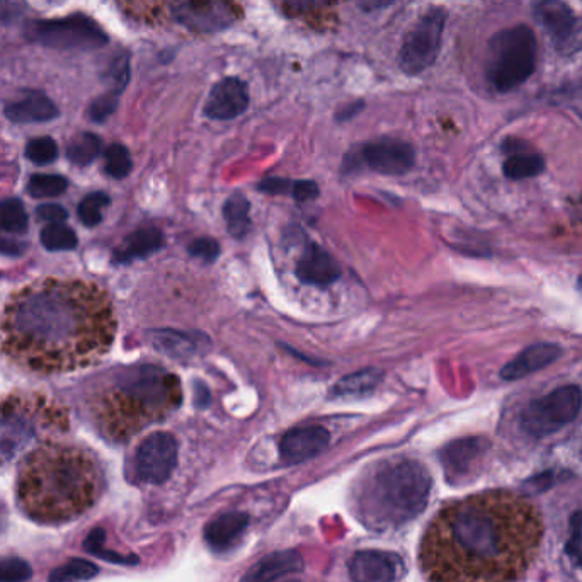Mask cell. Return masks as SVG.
Here are the masks:
<instances>
[{
	"instance_id": "38",
	"label": "cell",
	"mask_w": 582,
	"mask_h": 582,
	"mask_svg": "<svg viewBox=\"0 0 582 582\" xmlns=\"http://www.w3.org/2000/svg\"><path fill=\"white\" fill-rule=\"evenodd\" d=\"M118 103H120V94L108 91L106 94L92 101L91 106H89V118L94 123H103L116 111Z\"/></svg>"
},
{
	"instance_id": "8",
	"label": "cell",
	"mask_w": 582,
	"mask_h": 582,
	"mask_svg": "<svg viewBox=\"0 0 582 582\" xmlns=\"http://www.w3.org/2000/svg\"><path fill=\"white\" fill-rule=\"evenodd\" d=\"M447 16L443 8L428 9L404 38L399 65L407 75L421 74L436 62L440 53Z\"/></svg>"
},
{
	"instance_id": "39",
	"label": "cell",
	"mask_w": 582,
	"mask_h": 582,
	"mask_svg": "<svg viewBox=\"0 0 582 582\" xmlns=\"http://www.w3.org/2000/svg\"><path fill=\"white\" fill-rule=\"evenodd\" d=\"M187 253L196 259H202L203 263L210 264L221 256V244L212 237L194 238L187 246Z\"/></svg>"
},
{
	"instance_id": "30",
	"label": "cell",
	"mask_w": 582,
	"mask_h": 582,
	"mask_svg": "<svg viewBox=\"0 0 582 582\" xmlns=\"http://www.w3.org/2000/svg\"><path fill=\"white\" fill-rule=\"evenodd\" d=\"M0 232L6 234H27L28 213L21 200L8 198L0 202Z\"/></svg>"
},
{
	"instance_id": "16",
	"label": "cell",
	"mask_w": 582,
	"mask_h": 582,
	"mask_svg": "<svg viewBox=\"0 0 582 582\" xmlns=\"http://www.w3.org/2000/svg\"><path fill=\"white\" fill-rule=\"evenodd\" d=\"M488 440L483 438H463L453 441L441 451V462L445 472L451 482L462 480L473 473V470L482 462L483 455L488 451Z\"/></svg>"
},
{
	"instance_id": "27",
	"label": "cell",
	"mask_w": 582,
	"mask_h": 582,
	"mask_svg": "<svg viewBox=\"0 0 582 582\" xmlns=\"http://www.w3.org/2000/svg\"><path fill=\"white\" fill-rule=\"evenodd\" d=\"M502 171H504V176L511 181L530 180V177L540 176L545 171V159L539 154H530V152H517L506 159Z\"/></svg>"
},
{
	"instance_id": "5",
	"label": "cell",
	"mask_w": 582,
	"mask_h": 582,
	"mask_svg": "<svg viewBox=\"0 0 582 582\" xmlns=\"http://www.w3.org/2000/svg\"><path fill=\"white\" fill-rule=\"evenodd\" d=\"M537 37L524 24L499 31L489 41L486 78L494 91L509 92L523 85L537 67Z\"/></svg>"
},
{
	"instance_id": "36",
	"label": "cell",
	"mask_w": 582,
	"mask_h": 582,
	"mask_svg": "<svg viewBox=\"0 0 582 582\" xmlns=\"http://www.w3.org/2000/svg\"><path fill=\"white\" fill-rule=\"evenodd\" d=\"M108 81L111 84V92L123 94L130 82V57L126 53H121L110 63Z\"/></svg>"
},
{
	"instance_id": "29",
	"label": "cell",
	"mask_w": 582,
	"mask_h": 582,
	"mask_svg": "<svg viewBox=\"0 0 582 582\" xmlns=\"http://www.w3.org/2000/svg\"><path fill=\"white\" fill-rule=\"evenodd\" d=\"M101 139L94 133H79L74 139L70 140L69 147H67V157L72 164L84 165L91 164L101 154Z\"/></svg>"
},
{
	"instance_id": "51",
	"label": "cell",
	"mask_w": 582,
	"mask_h": 582,
	"mask_svg": "<svg viewBox=\"0 0 582 582\" xmlns=\"http://www.w3.org/2000/svg\"><path fill=\"white\" fill-rule=\"evenodd\" d=\"M578 289L582 294V273H581V276H579V279H578Z\"/></svg>"
},
{
	"instance_id": "46",
	"label": "cell",
	"mask_w": 582,
	"mask_h": 582,
	"mask_svg": "<svg viewBox=\"0 0 582 582\" xmlns=\"http://www.w3.org/2000/svg\"><path fill=\"white\" fill-rule=\"evenodd\" d=\"M19 14H21V12H19V8L14 2H11V0H0V22H4V24L6 22H12Z\"/></svg>"
},
{
	"instance_id": "34",
	"label": "cell",
	"mask_w": 582,
	"mask_h": 582,
	"mask_svg": "<svg viewBox=\"0 0 582 582\" xmlns=\"http://www.w3.org/2000/svg\"><path fill=\"white\" fill-rule=\"evenodd\" d=\"M111 198L106 193H91L79 205V218L85 227L92 228L103 221V210L110 206Z\"/></svg>"
},
{
	"instance_id": "43",
	"label": "cell",
	"mask_w": 582,
	"mask_h": 582,
	"mask_svg": "<svg viewBox=\"0 0 582 582\" xmlns=\"http://www.w3.org/2000/svg\"><path fill=\"white\" fill-rule=\"evenodd\" d=\"M295 181L283 180V177H266L261 181L259 190L268 194H292Z\"/></svg>"
},
{
	"instance_id": "7",
	"label": "cell",
	"mask_w": 582,
	"mask_h": 582,
	"mask_svg": "<svg viewBox=\"0 0 582 582\" xmlns=\"http://www.w3.org/2000/svg\"><path fill=\"white\" fill-rule=\"evenodd\" d=\"M582 407L581 388L565 385L553 392L531 400L521 412V428L533 438H545L571 425Z\"/></svg>"
},
{
	"instance_id": "18",
	"label": "cell",
	"mask_w": 582,
	"mask_h": 582,
	"mask_svg": "<svg viewBox=\"0 0 582 582\" xmlns=\"http://www.w3.org/2000/svg\"><path fill=\"white\" fill-rule=\"evenodd\" d=\"M295 273L304 285L326 288L341 278L343 272L341 266L326 249L317 244H308L298 259Z\"/></svg>"
},
{
	"instance_id": "25",
	"label": "cell",
	"mask_w": 582,
	"mask_h": 582,
	"mask_svg": "<svg viewBox=\"0 0 582 582\" xmlns=\"http://www.w3.org/2000/svg\"><path fill=\"white\" fill-rule=\"evenodd\" d=\"M151 341L155 349L173 358H187L198 351V336L180 333V330H154Z\"/></svg>"
},
{
	"instance_id": "49",
	"label": "cell",
	"mask_w": 582,
	"mask_h": 582,
	"mask_svg": "<svg viewBox=\"0 0 582 582\" xmlns=\"http://www.w3.org/2000/svg\"><path fill=\"white\" fill-rule=\"evenodd\" d=\"M396 2H399V0H358V6L361 11L374 12L390 8V6L396 4Z\"/></svg>"
},
{
	"instance_id": "12",
	"label": "cell",
	"mask_w": 582,
	"mask_h": 582,
	"mask_svg": "<svg viewBox=\"0 0 582 582\" xmlns=\"http://www.w3.org/2000/svg\"><path fill=\"white\" fill-rule=\"evenodd\" d=\"M358 159L371 171L385 176H402L415 167V149L400 140L381 139L365 143L358 151Z\"/></svg>"
},
{
	"instance_id": "47",
	"label": "cell",
	"mask_w": 582,
	"mask_h": 582,
	"mask_svg": "<svg viewBox=\"0 0 582 582\" xmlns=\"http://www.w3.org/2000/svg\"><path fill=\"white\" fill-rule=\"evenodd\" d=\"M0 254L9 257L22 256V254H24V246H21L18 242L9 241V238L0 237Z\"/></svg>"
},
{
	"instance_id": "2",
	"label": "cell",
	"mask_w": 582,
	"mask_h": 582,
	"mask_svg": "<svg viewBox=\"0 0 582 582\" xmlns=\"http://www.w3.org/2000/svg\"><path fill=\"white\" fill-rule=\"evenodd\" d=\"M110 304L95 286L44 279L22 288L6 308L4 348L43 374L88 367L113 339Z\"/></svg>"
},
{
	"instance_id": "32",
	"label": "cell",
	"mask_w": 582,
	"mask_h": 582,
	"mask_svg": "<svg viewBox=\"0 0 582 582\" xmlns=\"http://www.w3.org/2000/svg\"><path fill=\"white\" fill-rule=\"evenodd\" d=\"M69 181L57 174H34L28 183L31 198H57L65 193Z\"/></svg>"
},
{
	"instance_id": "13",
	"label": "cell",
	"mask_w": 582,
	"mask_h": 582,
	"mask_svg": "<svg viewBox=\"0 0 582 582\" xmlns=\"http://www.w3.org/2000/svg\"><path fill=\"white\" fill-rule=\"evenodd\" d=\"M38 432L37 416L27 407H9L0 415V466L11 462Z\"/></svg>"
},
{
	"instance_id": "41",
	"label": "cell",
	"mask_w": 582,
	"mask_h": 582,
	"mask_svg": "<svg viewBox=\"0 0 582 582\" xmlns=\"http://www.w3.org/2000/svg\"><path fill=\"white\" fill-rule=\"evenodd\" d=\"M67 210L60 205H41L37 208V218L47 224H63L67 221Z\"/></svg>"
},
{
	"instance_id": "42",
	"label": "cell",
	"mask_w": 582,
	"mask_h": 582,
	"mask_svg": "<svg viewBox=\"0 0 582 582\" xmlns=\"http://www.w3.org/2000/svg\"><path fill=\"white\" fill-rule=\"evenodd\" d=\"M319 186H317L314 181H295L294 190H292L294 198L300 203L312 202V200L319 196Z\"/></svg>"
},
{
	"instance_id": "45",
	"label": "cell",
	"mask_w": 582,
	"mask_h": 582,
	"mask_svg": "<svg viewBox=\"0 0 582 582\" xmlns=\"http://www.w3.org/2000/svg\"><path fill=\"white\" fill-rule=\"evenodd\" d=\"M568 106L582 120V88H571L564 94Z\"/></svg>"
},
{
	"instance_id": "50",
	"label": "cell",
	"mask_w": 582,
	"mask_h": 582,
	"mask_svg": "<svg viewBox=\"0 0 582 582\" xmlns=\"http://www.w3.org/2000/svg\"><path fill=\"white\" fill-rule=\"evenodd\" d=\"M365 103L363 101H355V103L346 104L339 113H337V121H349L356 116V114L361 113Z\"/></svg>"
},
{
	"instance_id": "44",
	"label": "cell",
	"mask_w": 582,
	"mask_h": 582,
	"mask_svg": "<svg viewBox=\"0 0 582 582\" xmlns=\"http://www.w3.org/2000/svg\"><path fill=\"white\" fill-rule=\"evenodd\" d=\"M559 50L562 53H578L582 50V19L575 21L574 30L569 34L564 43L559 44Z\"/></svg>"
},
{
	"instance_id": "10",
	"label": "cell",
	"mask_w": 582,
	"mask_h": 582,
	"mask_svg": "<svg viewBox=\"0 0 582 582\" xmlns=\"http://www.w3.org/2000/svg\"><path fill=\"white\" fill-rule=\"evenodd\" d=\"M177 463V441L169 432H154L140 445L135 455V477L143 483H164Z\"/></svg>"
},
{
	"instance_id": "37",
	"label": "cell",
	"mask_w": 582,
	"mask_h": 582,
	"mask_svg": "<svg viewBox=\"0 0 582 582\" xmlns=\"http://www.w3.org/2000/svg\"><path fill=\"white\" fill-rule=\"evenodd\" d=\"M565 552L569 559L582 569V511L572 514L569 521V540Z\"/></svg>"
},
{
	"instance_id": "21",
	"label": "cell",
	"mask_w": 582,
	"mask_h": 582,
	"mask_svg": "<svg viewBox=\"0 0 582 582\" xmlns=\"http://www.w3.org/2000/svg\"><path fill=\"white\" fill-rule=\"evenodd\" d=\"M4 113L12 123L30 125V123H47V121L55 120L60 111L43 92H28L22 100L8 104Z\"/></svg>"
},
{
	"instance_id": "40",
	"label": "cell",
	"mask_w": 582,
	"mask_h": 582,
	"mask_svg": "<svg viewBox=\"0 0 582 582\" xmlns=\"http://www.w3.org/2000/svg\"><path fill=\"white\" fill-rule=\"evenodd\" d=\"M279 2H282L286 11L300 14V12L319 11V9L327 8L336 0H279Z\"/></svg>"
},
{
	"instance_id": "1",
	"label": "cell",
	"mask_w": 582,
	"mask_h": 582,
	"mask_svg": "<svg viewBox=\"0 0 582 582\" xmlns=\"http://www.w3.org/2000/svg\"><path fill=\"white\" fill-rule=\"evenodd\" d=\"M543 523L527 499L486 492L450 502L426 528L419 564L429 582H514L539 553Z\"/></svg>"
},
{
	"instance_id": "23",
	"label": "cell",
	"mask_w": 582,
	"mask_h": 582,
	"mask_svg": "<svg viewBox=\"0 0 582 582\" xmlns=\"http://www.w3.org/2000/svg\"><path fill=\"white\" fill-rule=\"evenodd\" d=\"M249 518L242 513H227L215 518L206 527L205 539L215 552H227L241 540L242 533L246 531Z\"/></svg>"
},
{
	"instance_id": "14",
	"label": "cell",
	"mask_w": 582,
	"mask_h": 582,
	"mask_svg": "<svg viewBox=\"0 0 582 582\" xmlns=\"http://www.w3.org/2000/svg\"><path fill=\"white\" fill-rule=\"evenodd\" d=\"M402 571V559L385 550H361L349 562V574L355 582H396Z\"/></svg>"
},
{
	"instance_id": "19",
	"label": "cell",
	"mask_w": 582,
	"mask_h": 582,
	"mask_svg": "<svg viewBox=\"0 0 582 582\" xmlns=\"http://www.w3.org/2000/svg\"><path fill=\"white\" fill-rule=\"evenodd\" d=\"M562 348L555 343H537L524 348L513 361H509L501 370V377L508 381L521 380L528 375L550 367L562 356Z\"/></svg>"
},
{
	"instance_id": "48",
	"label": "cell",
	"mask_w": 582,
	"mask_h": 582,
	"mask_svg": "<svg viewBox=\"0 0 582 582\" xmlns=\"http://www.w3.org/2000/svg\"><path fill=\"white\" fill-rule=\"evenodd\" d=\"M212 402V394H210L208 388L205 384L198 381L196 387H194V404L200 407V409H205Z\"/></svg>"
},
{
	"instance_id": "31",
	"label": "cell",
	"mask_w": 582,
	"mask_h": 582,
	"mask_svg": "<svg viewBox=\"0 0 582 582\" xmlns=\"http://www.w3.org/2000/svg\"><path fill=\"white\" fill-rule=\"evenodd\" d=\"M41 244L44 249L59 253V251H72L78 247V235L69 225L65 224H48L41 231Z\"/></svg>"
},
{
	"instance_id": "4",
	"label": "cell",
	"mask_w": 582,
	"mask_h": 582,
	"mask_svg": "<svg viewBox=\"0 0 582 582\" xmlns=\"http://www.w3.org/2000/svg\"><path fill=\"white\" fill-rule=\"evenodd\" d=\"M432 480L422 463L397 460L375 470L356 496V518L370 530L402 527L428 506Z\"/></svg>"
},
{
	"instance_id": "22",
	"label": "cell",
	"mask_w": 582,
	"mask_h": 582,
	"mask_svg": "<svg viewBox=\"0 0 582 582\" xmlns=\"http://www.w3.org/2000/svg\"><path fill=\"white\" fill-rule=\"evenodd\" d=\"M164 246V234L155 227H143L130 234L121 246L114 251V264H130L133 261L145 259L161 251Z\"/></svg>"
},
{
	"instance_id": "33",
	"label": "cell",
	"mask_w": 582,
	"mask_h": 582,
	"mask_svg": "<svg viewBox=\"0 0 582 582\" xmlns=\"http://www.w3.org/2000/svg\"><path fill=\"white\" fill-rule=\"evenodd\" d=\"M106 174L108 176L113 177V180H125L130 173H132L133 161L132 155H130L129 149L121 143H113L110 145L106 151Z\"/></svg>"
},
{
	"instance_id": "17",
	"label": "cell",
	"mask_w": 582,
	"mask_h": 582,
	"mask_svg": "<svg viewBox=\"0 0 582 582\" xmlns=\"http://www.w3.org/2000/svg\"><path fill=\"white\" fill-rule=\"evenodd\" d=\"M329 441L330 435L326 428L305 426L286 432L279 443V451L286 463H302L323 453Z\"/></svg>"
},
{
	"instance_id": "28",
	"label": "cell",
	"mask_w": 582,
	"mask_h": 582,
	"mask_svg": "<svg viewBox=\"0 0 582 582\" xmlns=\"http://www.w3.org/2000/svg\"><path fill=\"white\" fill-rule=\"evenodd\" d=\"M251 205L244 194H232L231 198L225 202L224 216L227 222L228 232L235 238L246 237L251 228Z\"/></svg>"
},
{
	"instance_id": "15",
	"label": "cell",
	"mask_w": 582,
	"mask_h": 582,
	"mask_svg": "<svg viewBox=\"0 0 582 582\" xmlns=\"http://www.w3.org/2000/svg\"><path fill=\"white\" fill-rule=\"evenodd\" d=\"M249 106L247 85L237 78L215 84L206 101L205 114L212 120H234Z\"/></svg>"
},
{
	"instance_id": "11",
	"label": "cell",
	"mask_w": 582,
	"mask_h": 582,
	"mask_svg": "<svg viewBox=\"0 0 582 582\" xmlns=\"http://www.w3.org/2000/svg\"><path fill=\"white\" fill-rule=\"evenodd\" d=\"M171 375L154 365L130 368L118 377V388L129 399L142 402L145 409H159L169 399Z\"/></svg>"
},
{
	"instance_id": "35",
	"label": "cell",
	"mask_w": 582,
	"mask_h": 582,
	"mask_svg": "<svg viewBox=\"0 0 582 582\" xmlns=\"http://www.w3.org/2000/svg\"><path fill=\"white\" fill-rule=\"evenodd\" d=\"M27 157L37 165L52 164L59 157V145L50 136L30 140L27 145Z\"/></svg>"
},
{
	"instance_id": "3",
	"label": "cell",
	"mask_w": 582,
	"mask_h": 582,
	"mask_svg": "<svg viewBox=\"0 0 582 582\" xmlns=\"http://www.w3.org/2000/svg\"><path fill=\"white\" fill-rule=\"evenodd\" d=\"M104 488L103 470L91 451L47 441L22 458L16 501L33 523L63 527L88 514L103 498Z\"/></svg>"
},
{
	"instance_id": "26",
	"label": "cell",
	"mask_w": 582,
	"mask_h": 582,
	"mask_svg": "<svg viewBox=\"0 0 582 582\" xmlns=\"http://www.w3.org/2000/svg\"><path fill=\"white\" fill-rule=\"evenodd\" d=\"M384 374L380 370H368L356 371V374L349 375V377L341 378L337 381L334 387V397H363L374 392L375 388L380 385Z\"/></svg>"
},
{
	"instance_id": "52",
	"label": "cell",
	"mask_w": 582,
	"mask_h": 582,
	"mask_svg": "<svg viewBox=\"0 0 582 582\" xmlns=\"http://www.w3.org/2000/svg\"><path fill=\"white\" fill-rule=\"evenodd\" d=\"M285 582H302V581H285Z\"/></svg>"
},
{
	"instance_id": "6",
	"label": "cell",
	"mask_w": 582,
	"mask_h": 582,
	"mask_svg": "<svg viewBox=\"0 0 582 582\" xmlns=\"http://www.w3.org/2000/svg\"><path fill=\"white\" fill-rule=\"evenodd\" d=\"M24 37L31 43L41 47L53 48V50H98L110 43L106 31L89 16L75 12L60 19H41L30 21L24 30Z\"/></svg>"
},
{
	"instance_id": "9",
	"label": "cell",
	"mask_w": 582,
	"mask_h": 582,
	"mask_svg": "<svg viewBox=\"0 0 582 582\" xmlns=\"http://www.w3.org/2000/svg\"><path fill=\"white\" fill-rule=\"evenodd\" d=\"M174 21L196 33H216L234 24L237 11L227 0H173Z\"/></svg>"
},
{
	"instance_id": "20",
	"label": "cell",
	"mask_w": 582,
	"mask_h": 582,
	"mask_svg": "<svg viewBox=\"0 0 582 582\" xmlns=\"http://www.w3.org/2000/svg\"><path fill=\"white\" fill-rule=\"evenodd\" d=\"M533 14L555 41L557 47L568 40L578 21L564 0H535Z\"/></svg>"
},
{
	"instance_id": "24",
	"label": "cell",
	"mask_w": 582,
	"mask_h": 582,
	"mask_svg": "<svg viewBox=\"0 0 582 582\" xmlns=\"http://www.w3.org/2000/svg\"><path fill=\"white\" fill-rule=\"evenodd\" d=\"M304 565L297 552H279L266 557L254 565L242 582H275L289 572H298Z\"/></svg>"
}]
</instances>
